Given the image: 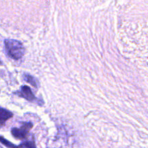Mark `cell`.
<instances>
[{"label": "cell", "instance_id": "6da1fadb", "mask_svg": "<svg viewBox=\"0 0 148 148\" xmlns=\"http://www.w3.org/2000/svg\"><path fill=\"white\" fill-rule=\"evenodd\" d=\"M5 49L7 54L14 59H20L25 53V49L22 43L15 40H6Z\"/></svg>", "mask_w": 148, "mask_h": 148}, {"label": "cell", "instance_id": "7a4b0ae2", "mask_svg": "<svg viewBox=\"0 0 148 148\" xmlns=\"http://www.w3.org/2000/svg\"><path fill=\"white\" fill-rule=\"evenodd\" d=\"M33 127V124L30 122L25 123L19 128H13L12 130V134L17 140H24L28 136L29 132Z\"/></svg>", "mask_w": 148, "mask_h": 148}, {"label": "cell", "instance_id": "3957f363", "mask_svg": "<svg viewBox=\"0 0 148 148\" xmlns=\"http://www.w3.org/2000/svg\"><path fill=\"white\" fill-rule=\"evenodd\" d=\"M17 94H18L20 96L25 98V99H27V101H33L36 99L34 95H33V93L32 92L31 90H30V88H29L28 86L22 87L21 90L19 91V92H17Z\"/></svg>", "mask_w": 148, "mask_h": 148}, {"label": "cell", "instance_id": "277c9868", "mask_svg": "<svg viewBox=\"0 0 148 148\" xmlns=\"http://www.w3.org/2000/svg\"><path fill=\"white\" fill-rule=\"evenodd\" d=\"M13 116L12 113L5 108H0V128L4 126L6 121Z\"/></svg>", "mask_w": 148, "mask_h": 148}, {"label": "cell", "instance_id": "5b68a950", "mask_svg": "<svg viewBox=\"0 0 148 148\" xmlns=\"http://www.w3.org/2000/svg\"><path fill=\"white\" fill-rule=\"evenodd\" d=\"M19 148H37L34 141H27L18 145Z\"/></svg>", "mask_w": 148, "mask_h": 148}, {"label": "cell", "instance_id": "8992f818", "mask_svg": "<svg viewBox=\"0 0 148 148\" xmlns=\"http://www.w3.org/2000/svg\"><path fill=\"white\" fill-rule=\"evenodd\" d=\"M25 80L26 82H29L30 84H31L32 85H33L34 87L37 86V82H36V79L33 77L32 76H30V75H25Z\"/></svg>", "mask_w": 148, "mask_h": 148}, {"label": "cell", "instance_id": "52a82bcc", "mask_svg": "<svg viewBox=\"0 0 148 148\" xmlns=\"http://www.w3.org/2000/svg\"><path fill=\"white\" fill-rule=\"evenodd\" d=\"M1 61H0V65H1Z\"/></svg>", "mask_w": 148, "mask_h": 148}]
</instances>
